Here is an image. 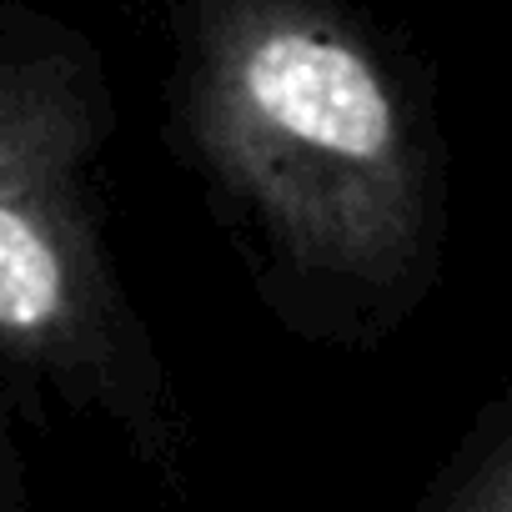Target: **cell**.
Here are the masks:
<instances>
[{"label": "cell", "mask_w": 512, "mask_h": 512, "mask_svg": "<svg viewBox=\"0 0 512 512\" xmlns=\"http://www.w3.org/2000/svg\"><path fill=\"white\" fill-rule=\"evenodd\" d=\"M181 121L307 277L392 292L427 251V146L377 46L322 0H196Z\"/></svg>", "instance_id": "1"}, {"label": "cell", "mask_w": 512, "mask_h": 512, "mask_svg": "<svg viewBox=\"0 0 512 512\" xmlns=\"http://www.w3.org/2000/svg\"><path fill=\"white\" fill-rule=\"evenodd\" d=\"M96 116L61 61H0V352L101 412L166 477L181 437L86 211Z\"/></svg>", "instance_id": "2"}, {"label": "cell", "mask_w": 512, "mask_h": 512, "mask_svg": "<svg viewBox=\"0 0 512 512\" xmlns=\"http://www.w3.org/2000/svg\"><path fill=\"white\" fill-rule=\"evenodd\" d=\"M417 512H512V422L467 452Z\"/></svg>", "instance_id": "3"}, {"label": "cell", "mask_w": 512, "mask_h": 512, "mask_svg": "<svg viewBox=\"0 0 512 512\" xmlns=\"http://www.w3.org/2000/svg\"><path fill=\"white\" fill-rule=\"evenodd\" d=\"M0 512H26V492H21V477H16L6 437H0Z\"/></svg>", "instance_id": "4"}]
</instances>
